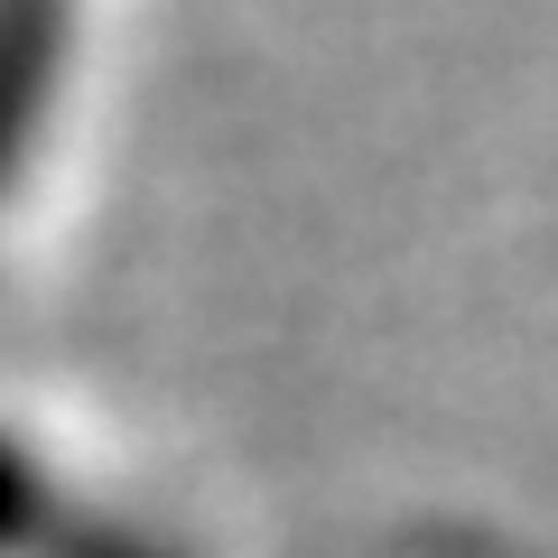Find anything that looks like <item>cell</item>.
Listing matches in <instances>:
<instances>
[{"label":"cell","mask_w":558,"mask_h":558,"mask_svg":"<svg viewBox=\"0 0 558 558\" xmlns=\"http://www.w3.org/2000/svg\"><path fill=\"white\" fill-rule=\"evenodd\" d=\"M20 512H28V475H20V457L0 447V539L20 531Z\"/></svg>","instance_id":"obj_1"}]
</instances>
